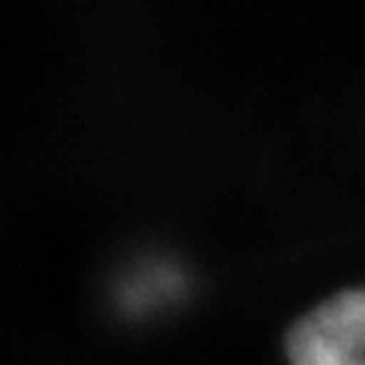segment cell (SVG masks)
Segmentation results:
<instances>
[{
  "mask_svg": "<svg viewBox=\"0 0 365 365\" xmlns=\"http://www.w3.org/2000/svg\"><path fill=\"white\" fill-rule=\"evenodd\" d=\"M289 365H365V287L344 289L292 327Z\"/></svg>",
  "mask_w": 365,
  "mask_h": 365,
  "instance_id": "obj_1",
  "label": "cell"
}]
</instances>
